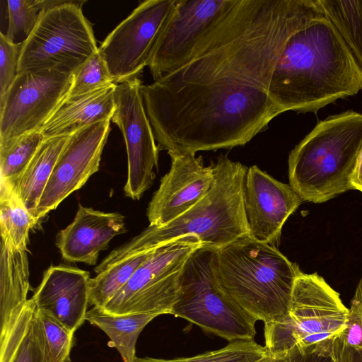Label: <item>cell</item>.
I'll use <instances>...</instances> for the list:
<instances>
[{
	"label": "cell",
	"mask_w": 362,
	"mask_h": 362,
	"mask_svg": "<svg viewBox=\"0 0 362 362\" xmlns=\"http://www.w3.org/2000/svg\"><path fill=\"white\" fill-rule=\"evenodd\" d=\"M114 83L106 62L99 49L74 73L66 98L86 94Z\"/></svg>",
	"instance_id": "cell-30"
},
{
	"label": "cell",
	"mask_w": 362,
	"mask_h": 362,
	"mask_svg": "<svg viewBox=\"0 0 362 362\" xmlns=\"http://www.w3.org/2000/svg\"><path fill=\"white\" fill-rule=\"evenodd\" d=\"M125 231V218L122 214L79 204L74 221L58 233L57 245L65 260L95 265L100 252Z\"/></svg>",
	"instance_id": "cell-18"
},
{
	"label": "cell",
	"mask_w": 362,
	"mask_h": 362,
	"mask_svg": "<svg viewBox=\"0 0 362 362\" xmlns=\"http://www.w3.org/2000/svg\"><path fill=\"white\" fill-rule=\"evenodd\" d=\"M348 317L349 309L339 293L317 273L301 272L294 284L286 317L264 324V348L272 356L289 352L332 356Z\"/></svg>",
	"instance_id": "cell-6"
},
{
	"label": "cell",
	"mask_w": 362,
	"mask_h": 362,
	"mask_svg": "<svg viewBox=\"0 0 362 362\" xmlns=\"http://www.w3.org/2000/svg\"><path fill=\"white\" fill-rule=\"evenodd\" d=\"M8 25L6 37L12 42L23 44L33 30L41 12L37 0L6 1Z\"/></svg>",
	"instance_id": "cell-31"
},
{
	"label": "cell",
	"mask_w": 362,
	"mask_h": 362,
	"mask_svg": "<svg viewBox=\"0 0 362 362\" xmlns=\"http://www.w3.org/2000/svg\"><path fill=\"white\" fill-rule=\"evenodd\" d=\"M325 17L337 29L362 69V0H319Z\"/></svg>",
	"instance_id": "cell-24"
},
{
	"label": "cell",
	"mask_w": 362,
	"mask_h": 362,
	"mask_svg": "<svg viewBox=\"0 0 362 362\" xmlns=\"http://www.w3.org/2000/svg\"><path fill=\"white\" fill-rule=\"evenodd\" d=\"M110 121L93 123L71 134L34 213L37 221L56 209L72 192L79 189L98 170L110 132Z\"/></svg>",
	"instance_id": "cell-14"
},
{
	"label": "cell",
	"mask_w": 362,
	"mask_h": 362,
	"mask_svg": "<svg viewBox=\"0 0 362 362\" xmlns=\"http://www.w3.org/2000/svg\"><path fill=\"white\" fill-rule=\"evenodd\" d=\"M37 220L29 212L10 185L1 182L0 228L1 240L26 250L30 230Z\"/></svg>",
	"instance_id": "cell-23"
},
{
	"label": "cell",
	"mask_w": 362,
	"mask_h": 362,
	"mask_svg": "<svg viewBox=\"0 0 362 362\" xmlns=\"http://www.w3.org/2000/svg\"><path fill=\"white\" fill-rule=\"evenodd\" d=\"M215 267L226 292L257 321L286 317L301 271L276 246L243 236L216 250Z\"/></svg>",
	"instance_id": "cell-4"
},
{
	"label": "cell",
	"mask_w": 362,
	"mask_h": 362,
	"mask_svg": "<svg viewBox=\"0 0 362 362\" xmlns=\"http://www.w3.org/2000/svg\"><path fill=\"white\" fill-rule=\"evenodd\" d=\"M90 273L71 266H50L32 298L37 308L75 332L86 320Z\"/></svg>",
	"instance_id": "cell-17"
},
{
	"label": "cell",
	"mask_w": 362,
	"mask_h": 362,
	"mask_svg": "<svg viewBox=\"0 0 362 362\" xmlns=\"http://www.w3.org/2000/svg\"><path fill=\"white\" fill-rule=\"evenodd\" d=\"M362 89V69L337 29L323 18L287 42L269 94L282 112H316Z\"/></svg>",
	"instance_id": "cell-2"
},
{
	"label": "cell",
	"mask_w": 362,
	"mask_h": 362,
	"mask_svg": "<svg viewBox=\"0 0 362 362\" xmlns=\"http://www.w3.org/2000/svg\"><path fill=\"white\" fill-rule=\"evenodd\" d=\"M0 362H47L37 308L28 300L20 332L0 351Z\"/></svg>",
	"instance_id": "cell-25"
},
{
	"label": "cell",
	"mask_w": 362,
	"mask_h": 362,
	"mask_svg": "<svg viewBox=\"0 0 362 362\" xmlns=\"http://www.w3.org/2000/svg\"><path fill=\"white\" fill-rule=\"evenodd\" d=\"M169 172L147 209L149 226H163L191 209L209 192L215 180L214 163L204 166L201 156L191 152L168 153Z\"/></svg>",
	"instance_id": "cell-15"
},
{
	"label": "cell",
	"mask_w": 362,
	"mask_h": 362,
	"mask_svg": "<svg viewBox=\"0 0 362 362\" xmlns=\"http://www.w3.org/2000/svg\"><path fill=\"white\" fill-rule=\"evenodd\" d=\"M23 44L11 42L0 33V98L7 92L18 73Z\"/></svg>",
	"instance_id": "cell-32"
},
{
	"label": "cell",
	"mask_w": 362,
	"mask_h": 362,
	"mask_svg": "<svg viewBox=\"0 0 362 362\" xmlns=\"http://www.w3.org/2000/svg\"><path fill=\"white\" fill-rule=\"evenodd\" d=\"M340 338L349 346L362 350V308L356 293L351 301L346 329Z\"/></svg>",
	"instance_id": "cell-33"
},
{
	"label": "cell",
	"mask_w": 362,
	"mask_h": 362,
	"mask_svg": "<svg viewBox=\"0 0 362 362\" xmlns=\"http://www.w3.org/2000/svg\"><path fill=\"white\" fill-rule=\"evenodd\" d=\"M247 167L220 155L214 163L215 180L209 192L187 211L160 226H148L139 235L112 251L95 269L98 274L127 257L151 250L186 236L205 246L221 248L249 235L244 209Z\"/></svg>",
	"instance_id": "cell-3"
},
{
	"label": "cell",
	"mask_w": 362,
	"mask_h": 362,
	"mask_svg": "<svg viewBox=\"0 0 362 362\" xmlns=\"http://www.w3.org/2000/svg\"><path fill=\"white\" fill-rule=\"evenodd\" d=\"M362 151V115L329 116L291 151L288 178L303 202H325L350 189Z\"/></svg>",
	"instance_id": "cell-5"
},
{
	"label": "cell",
	"mask_w": 362,
	"mask_h": 362,
	"mask_svg": "<svg viewBox=\"0 0 362 362\" xmlns=\"http://www.w3.org/2000/svg\"><path fill=\"white\" fill-rule=\"evenodd\" d=\"M139 76L117 84L115 110L111 118L122 133L128 161L125 195L139 199L149 189L158 168L159 148L147 117Z\"/></svg>",
	"instance_id": "cell-12"
},
{
	"label": "cell",
	"mask_w": 362,
	"mask_h": 362,
	"mask_svg": "<svg viewBox=\"0 0 362 362\" xmlns=\"http://www.w3.org/2000/svg\"><path fill=\"white\" fill-rule=\"evenodd\" d=\"M45 140L40 130L24 134L0 146L1 182L11 183L25 170Z\"/></svg>",
	"instance_id": "cell-28"
},
{
	"label": "cell",
	"mask_w": 362,
	"mask_h": 362,
	"mask_svg": "<svg viewBox=\"0 0 362 362\" xmlns=\"http://www.w3.org/2000/svg\"><path fill=\"white\" fill-rule=\"evenodd\" d=\"M70 136L45 139L23 173L11 183H6L33 216Z\"/></svg>",
	"instance_id": "cell-21"
},
{
	"label": "cell",
	"mask_w": 362,
	"mask_h": 362,
	"mask_svg": "<svg viewBox=\"0 0 362 362\" xmlns=\"http://www.w3.org/2000/svg\"><path fill=\"white\" fill-rule=\"evenodd\" d=\"M151 250L127 257L107 267L89 281V304L104 308L128 282Z\"/></svg>",
	"instance_id": "cell-26"
},
{
	"label": "cell",
	"mask_w": 362,
	"mask_h": 362,
	"mask_svg": "<svg viewBox=\"0 0 362 362\" xmlns=\"http://www.w3.org/2000/svg\"><path fill=\"white\" fill-rule=\"evenodd\" d=\"M264 362H334V360L332 356H324L316 354H302L289 352L278 356H270Z\"/></svg>",
	"instance_id": "cell-34"
},
{
	"label": "cell",
	"mask_w": 362,
	"mask_h": 362,
	"mask_svg": "<svg viewBox=\"0 0 362 362\" xmlns=\"http://www.w3.org/2000/svg\"><path fill=\"white\" fill-rule=\"evenodd\" d=\"M269 357L264 346L254 340H238L220 349L194 356L173 359L136 357L134 362H264Z\"/></svg>",
	"instance_id": "cell-27"
},
{
	"label": "cell",
	"mask_w": 362,
	"mask_h": 362,
	"mask_svg": "<svg viewBox=\"0 0 362 362\" xmlns=\"http://www.w3.org/2000/svg\"><path fill=\"white\" fill-rule=\"evenodd\" d=\"M303 202L290 185L257 165L247 168L244 182V209L249 235L276 246L288 218Z\"/></svg>",
	"instance_id": "cell-16"
},
{
	"label": "cell",
	"mask_w": 362,
	"mask_h": 362,
	"mask_svg": "<svg viewBox=\"0 0 362 362\" xmlns=\"http://www.w3.org/2000/svg\"><path fill=\"white\" fill-rule=\"evenodd\" d=\"M325 18L319 0H237L180 68L142 85L159 150L243 146L282 113L269 88L290 37Z\"/></svg>",
	"instance_id": "cell-1"
},
{
	"label": "cell",
	"mask_w": 362,
	"mask_h": 362,
	"mask_svg": "<svg viewBox=\"0 0 362 362\" xmlns=\"http://www.w3.org/2000/svg\"><path fill=\"white\" fill-rule=\"evenodd\" d=\"M74 74L57 69L18 73L0 98V146L40 130L66 98Z\"/></svg>",
	"instance_id": "cell-10"
},
{
	"label": "cell",
	"mask_w": 362,
	"mask_h": 362,
	"mask_svg": "<svg viewBox=\"0 0 362 362\" xmlns=\"http://www.w3.org/2000/svg\"><path fill=\"white\" fill-rule=\"evenodd\" d=\"M354 189L362 192V151L359 156L358 164L352 179Z\"/></svg>",
	"instance_id": "cell-35"
},
{
	"label": "cell",
	"mask_w": 362,
	"mask_h": 362,
	"mask_svg": "<svg viewBox=\"0 0 362 362\" xmlns=\"http://www.w3.org/2000/svg\"><path fill=\"white\" fill-rule=\"evenodd\" d=\"M158 316L148 313L112 315L93 307L87 311L86 320L109 337L110 346L116 348L123 362H134L136 344L140 333Z\"/></svg>",
	"instance_id": "cell-22"
},
{
	"label": "cell",
	"mask_w": 362,
	"mask_h": 362,
	"mask_svg": "<svg viewBox=\"0 0 362 362\" xmlns=\"http://www.w3.org/2000/svg\"><path fill=\"white\" fill-rule=\"evenodd\" d=\"M37 314L46 361L71 362L70 352L74 346V333L46 312L37 308Z\"/></svg>",
	"instance_id": "cell-29"
},
{
	"label": "cell",
	"mask_w": 362,
	"mask_h": 362,
	"mask_svg": "<svg viewBox=\"0 0 362 362\" xmlns=\"http://www.w3.org/2000/svg\"><path fill=\"white\" fill-rule=\"evenodd\" d=\"M175 1H143L98 47L115 83L139 76L148 66Z\"/></svg>",
	"instance_id": "cell-11"
},
{
	"label": "cell",
	"mask_w": 362,
	"mask_h": 362,
	"mask_svg": "<svg viewBox=\"0 0 362 362\" xmlns=\"http://www.w3.org/2000/svg\"><path fill=\"white\" fill-rule=\"evenodd\" d=\"M355 293L359 298L361 305V308H362V278L361 279V280L359 281V282L357 285L356 289L355 291Z\"/></svg>",
	"instance_id": "cell-36"
},
{
	"label": "cell",
	"mask_w": 362,
	"mask_h": 362,
	"mask_svg": "<svg viewBox=\"0 0 362 362\" xmlns=\"http://www.w3.org/2000/svg\"><path fill=\"white\" fill-rule=\"evenodd\" d=\"M203 243L186 236L153 250L128 282L103 308L112 315L171 314L190 255Z\"/></svg>",
	"instance_id": "cell-9"
},
{
	"label": "cell",
	"mask_w": 362,
	"mask_h": 362,
	"mask_svg": "<svg viewBox=\"0 0 362 362\" xmlns=\"http://www.w3.org/2000/svg\"><path fill=\"white\" fill-rule=\"evenodd\" d=\"M116 86L112 83L86 94L66 98L41 128L45 139L71 134L93 123L111 120L115 110Z\"/></svg>",
	"instance_id": "cell-20"
},
{
	"label": "cell",
	"mask_w": 362,
	"mask_h": 362,
	"mask_svg": "<svg viewBox=\"0 0 362 362\" xmlns=\"http://www.w3.org/2000/svg\"><path fill=\"white\" fill-rule=\"evenodd\" d=\"M85 3L62 0L40 13L23 44L18 73L57 69L74 74L98 51L92 26L82 11Z\"/></svg>",
	"instance_id": "cell-8"
},
{
	"label": "cell",
	"mask_w": 362,
	"mask_h": 362,
	"mask_svg": "<svg viewBox=\"0 0 362 362\" xmlns=\"http://www.w3.org/2000/svg\"><path fill=\"white\" fill-rule=\"evenodd\" d=\"M217 249L202 245L187 259L171 315L230 342L254 340L257 320L226 292L216 272Z\"/></svg>",
	"instance_id": "cell-7"
},
{
	"label": "cell",
	"mask_w": 362,
	"mask_h": 362,
	"mask_svg": "<svg viewBox=\"0 0 362 362\" xmlns=\"http://www.w3.org/2000/svg\"><path fill=\"white\" fill-rule=\"evenodd\" d=\"M237 0H176L148 67L154 81L184 65Z\"/></svg>",
	"instance_id": "cell-13"
},
{
	"label": "cell",
	"mask_w": 362,
	"mask_h": 362,
	"mask_svg": "<svg viewBox=\"0 0 362 362\" xmlns=\"http://www.w3.org/2000/svg\"><path fill=\"white\" fill-rule=\"evenodd\" d=\"M26 250L1 240L0 253L1 348L13 335L28 302L30 289Z\"/></svg>",
	"instance_id": "cell-19"
}]
</instances>
